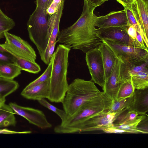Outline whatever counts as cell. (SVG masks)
I'll use <instances>...</instances> for the list:
<instances>
[{
	"mask_svg": "<svg viewBox=\"0 0 148 148\" xmlns=\"http://www.w3.org/2000/svg\"><path fill=\"white\" fill-rule=\"evenodd\" d=\"M148 68V60L132 64L122 63L121 67L120 73L123 81L131 77L135 73Z\"/></svg>",
	"mask_w": 148,
	"mask_h": 148,
	"instance_id": "cell-19",
	"label": "cell"
},
{
	"mask_svg": "<svg viewBox=\"0 0 148 148\" xmlns=\"http://www.w3.org/2000/svg\"><path fill=\"white\" fill-rule=\"evenodd\" d=\"M139 25L146 36H148V0H135L132 5Z\"/></svg>",
	"mask_w": 148,
	"mask_h": 148,
	"instance_id": "cell-16",
	"label": "cell"
},
{
	"mask_svg": "<svg viewBox=\"0 0 148 148\" xmlns=\"http://www.w3.org/2000/svg\"><path fill=\"white\" fill-rule=\"evenodd\" d=\"M16 57L15 64L21 70L33 74H37L41 71L40 65L36 62L25 59Z\"/></svg>",
	"mask_w": 148,
	"mask_h": 148,
	"instance_id": "cell-24",
	"label": "cell"
},
{
	"mask_svg": "<svg viewBox=\"0 0 148 148\" xmlns=\"http://www.w3.org/2000/svg\"><path fill=\"white\" fill-rule=\"evenodd\" d=\"M71 49L68 45L60 44L51 56L52 68L48 99L51 102L62 103L68 89L67 75Z\"/></svg>",
	"mask_w": 148,
	"mask_h": 148,
	"instance_id": "cell-3",
	"label": "cell"
},
{
	"mask_svg": "<svg viewBox=\"0 0 148 148\" xmlns=\"http://www.w3.org/2000/svg\"><path fill=\"white\" fill-rule=\"evenodd\" d=\"M92 5L97 7L105 2L106 0H84Z\"/></svg>",
	"mask_w": 148,
	"mask_h": 148,
	"instance_id": "cell-40",
	"label": "cell"
},
{
	"mask_svg": "<svg viewBox=\"0 0 148 148\" xmlns=\"http://www.w3.org/2000/svg\"><path fill=\"white\" fill-rule=\"evenodd\" d=\"M32 133L30 131H25L23 132H17L8 130L6 129H0V134H27Z\"/></svg>",
	"mask_w": 148,
	"mask_h": 148,
	"instance_id": "cell-38",
	"label": "cell"
},
{
	"mask_svg": "<svg viewBox=\"0 0 148 148\" xmlns=\"http://www.w3.org/2000/svg\"><path fill=\"white\" fill-rule=\"evenodd\" d=\"M50 78L26 90H23L21 95L28 99L38 101L43 98L48 99L50 94Z\"/></svg>",
	"mask_w": 148,
	"mask_h": 148,
	"instance_id": "cell-15",
	"label": "cell"
},
{
	"mask_svg": "<svg viewBox=\"0 0 148 148\" xmlns=\"http://www.w3.org/2000/svg\"><path fill=\"white\" fill-rule=\"evenodd\" d=\"M53 1V0H49L47 5V8L50 5Z\"/></svg>",
	"mask_w": 148,
	"mask_h": 148,
	"instance_id": "cell-46",
	"label": "cell"
},
{
	"mask_svg": "<svg viewBox=\"0 0 148 148\" xmlns=\"http://www.w3.org/2000/svg\"><path fill=\"white\" fill-rule=\"evenodd\" d=\"M16 57L10 53L0 51V65L15 64Z\"/></svg>",
	"mask_w": 148,
	"mask_h": 148,
	"instance_id": "cell-32",
	"label": "cell"
},
{
	"mask_svg": "<svg viewBox=\"0 0 148 148\" xmlns=\"http://www.w3.org/2000/svg\"><path fill=\"white\" fill-rule=\"evenodd\" d=\"M5 98H0V107L5 103Z\"/></svg>",
	"mask_w": 148,
	"mask_h": 148,
	"instance_id": "cell-45",
	"label": "cell"
},
{
	"mask_svg": "<svg viewBox=\"0 0 148 148\" xmlns=\"http://www.w3.org/2000/svg\"><path fill=\"white\" fill-rule=\"evenodd\" d=\"M52 61L53 59L51 56L48 67L43 73L36 79L29 84L23 90H27L36 85L45 82L50 78L52 68Z\"/></svg>",
	"mask_w": 148,
	"mask_h": 148,
	"instance_id": "cell-27",
	"label": "cell"
},
{
	"mask_svg": "<svg viewBox=\"0 0 148 148\" xmlns=\"http://www.w3.org/2000/svg\"><path fill=\"white\" fill-rule=\"evenodd\" d=\"M128 26L98 28L97 29V35L101 40H110L130 46L142 48L137 41L132 39L128 35Z\"/></svg>",
	"mask_w": 148,
	"mask_h": 148,
	"instance_id": "cell-10",
	"label": "cell"
},
{
	"mask_svg": "<svg viewBox=\"0 0 148 148\" xmlns=\"http://www.w3.org/2000/svg\"><path fill=\"white\" fill-rule=\"evenodd\" d=\"M18 82L0 76V98H5L19 87Z\"/></svg>",
	"mask_w": 148,
	"mask_h": 148,
	"instance_id": "cell-23",
	"label": "cell"
},
{
	"mask_svg": "<svg viewBox=\"0 0 148 148\" xmlns=\"http://www.w3.org/2000/svg\"><path fill=\"white\" fill-rule=\"evenodd\" d=\"M49 15L46 10L36 7L27 23L29 38L36 47L41 59L50 38L48 32Z\"/></svg>",
	"mask_w": 148,
	"mask_h": 148,
	"instance_id": "cell-5",
	"label": "cell"
},
{
	"mask_svg": "<svg viewBox=\"0 0 148 148\" xmlns=\"http://www.w3.org/2000/svg\"><path fill=\"white\" fill-rule=\"evenodd\" d=\"M48 1L49 0H36V7L41 8L46 10Z\"/></svg>",
	"mask_w": 148,
	"mask_h": 148,
	"instance_id": "cell-39",
	"label": "cell"
},
{
	"mask_svg": "<svg viewBox=\"0 0 148 148\" xmlns=\"http://www.w3.org/2000/svg\"><path fill=\"white\" fill-rule=\"evenodd\" d=\"M129 25H132L137 29L141 28L139 24L136 14L132 5L124 8Z\"/></svg>",
	"mask_w": 148,
	"mask_h": 148,
	"instance_id": "cell-30",
	"label": "cell"
},
{
	"mask_svg": "<svg viewBox=\"0 0 148 148\" xmlns=\"http://www.w3.org/2000/svg\"><path fill=\"white\" fill-rule=\"evenodd\" d=\"M132 109L139 115H147L148 111V88L135 90Z\"/></svg>",
	"mask_w": 148,
	"mask_h": 148,
	"instance_id": "cell-18",
	"label": "cell"
},
{
	"mask_svg": "<svg viewBox=\"0 0 148 148\" xmlns=\"http://www.w3.org/2000/svg\"><path fill=\"white\" fill-rule=\"evenodd\" d=\"M103 131L107 133H130L128 131L116 128L113 126L106 128Z\"/></svg>",
	"mask_w": 148,
	"mask_h": 148,
	"instance_id": "cell-36",
	"label": "cell"
},
{
	"mask_svg": "<svg viewBox=\"0 0 148 148\" xmlns=\"http://www.w3.org/2000/svg\"><path fill=\"white\" fill-rule=\"evenodd\" d=\"M101 40L112 50L116 57L124 64L148 60V49L130 46L110 40Z\"/></svg>",
	"mask_w": 148,
	"mask_h": 148,
	"instance_id": "cell-6",
	"label": "cell"
},
{
	"mask_svg": "<svg viewBox=\"0 0 148 148\" xmlns=\"http://www.w3.org/2000/svg\"><path fill=\"white\" fill-rule=\"evenodd\" d=\"M4 37V36L1 35H0V39L3 38Z\"/></svg>",
	"mask_w": 148,
	"mask_h": 148,
	"instance_id": "cell-47",
	"label": "cell"
},
{
	"mask_svg": "<svg viewBox=\"0 0 148 148\" xmlns=\"http://www.w3.org/2000/svg\"><path fill=\"white\" fill-rule=\"evenodd\" d=\"M133 101V95L119 101L113 100L109 111L116 114L125 108H132Z\"/></svg>",
	"mask_w": 148,
	"mask_h": 148,
	"instance_id": "cell-26",
	"label": "cell"
},
{
	"mask_svg": "<svg viewBox=\"0 0 148 148\" xmlns=\"http://www.w3.org/2000/svg\"><path fill=\"white\" fill-rule=\"evenodd\" d=\"M112 102L103 92L85 103L72 116L61 121L54 128V132L62 134L78 132L82 124L90 117L109 111Z\"/></svg>",
	"mask_w": 148,
	"mask_h": 148,
	"instance_id": "cell-2",
	"label": "cell"
},
{
	"mask_svg": "<svg viewBox=\"0 0 148 148\" xmlns=\"http://www.w3.org/2000/svg\"><path fill=\"white\" fill-rule=\"evenodd\" d=\"M136 40L141 47L144 49H148L140 33L137 31Z\"/></svg>",
	"mask_w": 148,
	"mask_h": 148,
	"instance_id": "cell-41",
	"label": "cell"
},
{
	"mask_svg": "<svg viewBox=\"0 0 148 148\" xmlns=\"http://www.w3.org/2000/svg\"><path fill=\"white\" fill-rule=\"evenodd\" d=\"M0 51L9 53L8 50L3 47L1 44H0Z\"/></svg>",
	"mask_w": 148,
	"mask_h": 148,
	"instance_id": "cell-44",
	"label": "cell"
},
{
	"mask_svg": "<svg viewBox=\"0 0 148 148\" xmlns=\"http://www.w3.org/2000/svg\"><path fill=\"white\" fill-rule=\"evenodd\" d=\"M139 115L135 111L130 110L121 124H128L135 121L139 117Z\"/></svg>",
	"mask_w": 148,
	"mask_h": 148,
	"instance_id": "cell-33",
	"label": "cell"
},
{
	"mask_svg": "<svg viewBox=\"0 0 148 148\" xmlns=\"http://www.w3.org/2000/svg\"><path fill=\"white\" fill-rule=\"evenodd\" d=\"M137 128L143 132L144 134L148 133V118L146 115L145 117L138 123Z\"/></svg>",
	"mask_w": 148,
	"mask_h": 148,
	"instance_id": "cell-35",
	"label": "cell"
},
{
	"mask_svg": "<svg viewBox=\"0 0 148 148\" xmlns=\"http://www.w3.org/2000/svg\"><path fill=\"white\" fill-rule=\"evenodd\" d=\"M85 60L91 77V80L104 90L105 80L102 55L98 47L86 53Z\"/></svg>",
	"mask_w": 148,
	"mask_h": 148,
	"instance_id": "cell-8",
	"label": "cell"
},
{
	"mask_svg": "<svg viewBox=\"0 0 148 148\" xmlns=\"http://www.w3.org/2000/svg\"><path fill=\"white\" fill-rule=\"evenodd\" d=\"M38 101L41 105L56 114L61 119V121H63L65 119L66 114L64 110L58 108L49 103L45 98L41 99Z\"/></svg>",
	"mask_w": 148,
	"mask_h": 148,
	"instance_id": "cell-31",
	"label": "cell"
},
{
	"mask_svg": "<svg viewBox=\"0 0 148 148\" xmlns=\"http://www.w3.org/2000/svg\"><path fill=\"white\" fill-rule=\"evenodd\" d=\"M65 0H62L60 5L57 11L49 17L48 32L50 38L45 52L41 60L46 64L48 65L50 60L48 56V52L50 47L56 42L57 38L60 32L59 25L64 8Z\"/></svg>",
	"mask_w": 148,
	"mask_h": 148,
	"instance_id": "cell-12",
	"label": "cell"
},
{
	"mask_svg": "<svg viewBox=\"0 0 148 148\" xmlns=\"http://www.w3.org/2000/svg\"><path fill=\"white\" fill-rule=\"evenodd\" d=\"M14 113L25 119L29 123L42 129L51 128L52 124L47 120L44 113L41 110L32 108L19 106L14 103L9 105Z\"/></svg>",
	"mask_w": 148,
	"mask_h": 148,
	"instance_id": "cell-9",
	"label": "cell"
},
{
	"mask_svg": "<svg viewBox=\"0 0 148 148\" xmlns=\"http://www.w3.org/2000/svg\"><path fill=\"white\" fill-rule=\"evenodd\" d=\"M127 18L124 10L113 11L101 16L96 22L95 26L99 28L129 26Z\"/></svg>",
	"mask_w": 148,
	"mask_h": 148,
	"instance_id": "cell-14",
	"label": "cell"
},
{
	"mask_svg": "<svg viewBox=\"0 0 148 148\" xmlns=\"http://www.w3.org/2000/svg\"><path fill=\"white\" fill-rule=\"evenodd\" d=\"M15 25L14 20L5 15L0 8V35L12 29Z\"/></svg>",
	"mask_w": 148,
	"mask_h": 148,
	"instance_id": "cell-28",
	"label": "cell"
},
{
	"mask_svg": "<svg viewBox=\"0 0 148 148\" xmlns=\"http://www.w3.org/2000/svg\"><path fill=\"white\" fill-rule=\"evenodd\" d=\"M21 71L15 64L0 65V76L7 79L13 80L21 73Z\"/></svg>",
	"mask_w": 148,
	"mask_h": 148,
	"instance_id": "cell-22",
	"label": "cell"
},
{
	"mask_svg": "<svg viewBox=\"0 0 148 148\" xmlns=\"http://www.w3.org/2000/svg\"><path fill=\"white\" fill-rule=\"evenodd\" d=\"M14 113L9 105L4 103L0 107V127L15 125Z\"/></svg>",
	"mask_w": 148,
	"mask_h": 148,
	"instance_id": "cell-20",
	"label": "cell"
},
{
	"mask_svg": "<svg viewBox=\"0 0 148 148\" xmlns=\"http://www.w3.org/2000/svg\"><path fill=\"white\" fill-rule=\"evenodd\" d=\"M4 34L6 41L1 44L10 53L15 57L36 62L37 56L36 52L27 41L8 32Z\"/></svg>",
	"mask_w": 148,
	"mask_h": 148,
	"instance_id": "cell-7",
	"label": "cell"
},
{
	"mask_svg": "<svg viewBox=\"0 0 148 148\" xmlns=\"http://www.w3.org/2000/svg\"><path fill=\"white\" fill-rule=\"evenodd\" d=\"M82 12L77 21L71 26L60 31L56 40L60 44L86 53L98 47L102 42L97 35L95 25L99 16L93 13L96 7L85 1Z\"/></svg>",
	"mask_w": 148,
	"mask_h": 148,
	"instance_id": "cell-1",
	"label": "cell"
},
{
	"mask_svg": "<svg viewBox=\"0 0 148 148\" xmlns=\"http://www.w3.org/2000/svg\"><path fill=\"white\" fill-rule=\"evenodd\" d=\"M116 113L109 111L95 114L81 125L78 132L94 131H103L106 128L113 126Z\"/></svg>",
	"mask_w": 148,
	"mask_h": 148,
	"instance_id": "cell-11",
	"label": "cell"
},
{
	"mask_svg": "<svg viewBox=\"0 0 148 148\" xmlns=\"http://www.w3.org/2000/svg\"><path fill=\"white\" fill-rule=\"evenodd\" d=\"M123 63L121 60L116 57L112 71L105 84L103 90L104 93L113 100L116 99L123 82L120 73L121 66Z\"/></svg>",
	"mask_w": 148,
	"mask_h": 148,
	"instance_id": "cell-13",
	"label": "cell"
},
{
	"mask_svg": "<svg viewBox=\"0 0 148 148\" xmlns=\"http://www.w3.org/2000/svg\"><path fill=\"white\" fill-rule=\"evenodd\" d=\"M146 115H140L138 118L135 121L131 123L113 126L117 128L128 131L130 133L144 134L143 132L138 130L137 128V126L138 123L145 117Z\"/></svg>",
	"mask_w": 148,
	"mask_h": 148,
	"instance_id": "cell-29",
	"label": "cell"
},
{
	"mask_svg": "<svg viewBox=\"0 0 148 148\" xmlns=\"http://www.w3.org/2000/svg\"><path fill=\"white\" fill-rule=\"evenodd\" d=\"M127 32L130 37L133 40H136L137 30L132 25H130L127 28Z\"/></svg>",
	"mask_w": 148,
	"mask_h": 148,
	"instance_id": "cell-37",
	"label": "cell"
},
{
	"mask_svg": "<svg viewBox=\"0 0 148 148\" xmlns=\"http://www.w3.org/2000/svg\"><path fill=\"white\" fill-rule=\"evenodd\" d=\"M62 1L53 0L46 10L47 14L49 15H51L56 12L60 5Z\"/></svg>",
	"mask_w": 148,
	"mask_h": 148,
	"instance_id": "cell-34",
	"label": "cell"
},
{
	"mask_svg": "<svg viewBox=\"0 0 148 148\" xmlns=\"http://www.w3.org/2000/svg\"><path fill=\"white\" fill-rule=\"evenodd\" d=\"M108 0H106V1H108Z\"/></svg>",
	"mask_w": 148,
	"mask_h": 148,
	"instance_id": "cell-48",
	"label": "cell"
},
{
	"mask_svg": "<svg viewBox=\"0 0 148 148\" xmlns=\"http://www.w3.org/2000/svg\"><path fill=\"white\" fill-rule=\"evenodd\" d=\"M98 48L102 56L106 83L112 71L117 57L112 50L103 42Z\"/></svg>",
	"mask_w": 148,
	"mask_h": 148,
	"instance_id": "cell-17",
	"label": "cell"
},
{
	"mask_svg": "<svg viewBox=\"0 0 148 148\" xmlns=\"http://www.w3.org/2000/svg\"><path fill=\"white\" fill-rule=\"evenodd\" d=\"M124 8L132 5L135 0H116Z\"/></svg>",
	"mask_w": 148,
	"mask_h": 148,
	"instance_id": "cell-42",
	"label": "cell"
},
{
	"mask_svg": "<svg viewBox=\"0 0 148 148\" xmlns=\"http://www.w3.org/2000/svg\"><path fill=\"white\" fill-rule=\"evenodd\" d=\"M135 89L131 77L123 81L118 92L116 99L119 101L133 95Z\"/></svg>",
	"mask_w": 148,
	"mask_h": 148,
	"instance_id": "cell-25",
	"label": "cell"
},
{
	"mask_svg": "<svg viewBox=\"0 0 148 148\" xmlns=\"http://www.w3.org/2000/svg\"><path fill=\"white\" fill-rule=\"evenodd\" d=\"M103 92L99 90L91 80L79 78L74 79L69 85L62 103L66 114L65 119L72 116L85 103Z\"/></svg>",
	"mask_w": 148,
	"mask_h": 148,
	"instance_id": "cell-4",
	"label": "cell"
},
{
	"mask_svg": "<svg viewBox=\"0 0 148 148\" xmlns=\"http://www.w3.org/2000/svg\"><path fill=\"white\" fill-rule=\"evenodd\" d=\"M57 41L53 43L49 48L48 52V58L50 60L51 57L54 53V51L55 48V46L56 43H57Z\"/></svg>",
	"mask_w": 148,
	"mask_h": 148,
	"instance_id": "cell-43",
	"label": "cell"
},
{
	"mask_svg": "<svg viewBox=\"0 0 148 148\" xmlns=\"http://www.w3.org/2000/svg\"><path fill=\"white\" fill-rule=\"evenodd\" d=\"M131 77L135 90L148 88V68L132 75Z\"/></svg>",
	"mask_w": 148,
	"mask_h": 148,
	"instance_id": "cell-21",
	"label": "cell"
}]
</instances>
